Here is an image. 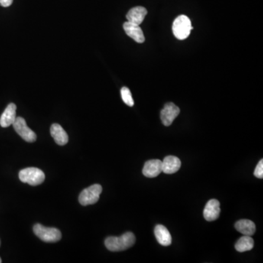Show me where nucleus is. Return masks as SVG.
I'll use <instances>...</instances> for the list:
<instances>
[{
    "label": "nucleus",
    "mask_w": 263,
    "mask_h": 263,
    "mask_svg": "<svg viewBox=\"0 0 263 263\" xmlns=\"http://www.w3.org/2000/svg\"><path fill=\"white\" fill-rule=\"evenodd\" d=\"M135 236L132 232H126L120 237H108L105 239V245L111 251L127 250L135 244Z\"/></svg>",
    "instance_id": "f257e3e1"
},
{
    "label": "nucleus",
    "mask_w": 263,
    "mask_h": 263,
    "mask_svg": "<svg viewBox=\"0 0 263 263\" xmlns=\"http://www.w3.org/2000/svg\"><path fill=\"white\" fill-rule=\"evenodd\" d=\"M172 29L175 37L182 40L189 37L194 27H192L190 19L186 16L181 15L175 19Z\"/></svg>",
    "instance_id": "f03ea898"
},
{
    "label": "nucleus",
    "mask_w": 263,
    "mask_h": 263,
    "mask_svg": "<svg viewBox=\"0 0 263 263\" xmlns=\"http://www.w3.org/2000/svg\"><path fill=\"white\" fill-rule=\"evenodd\" d=\"M18 177L23 183H28L31 186L41 184L46 179L44 173L40 169L36 167H28L21 170Z\"/></svg>",
    "instance_id": "7ed1b4c3"
},
{
    "label": "nucleus",
    "mask_w": 263,
    "mask_h": 263,
    "mask_svg": "<svg viewBox=\"0 0 263 263\" xmlns=\"http://www.w3.org/2000/svg\"><path fill=\"white\" fill-rule=\"evenodd\" d=\"M33 230L37 237L44 242L55 243L62 239V233L56 228H46L40 224H36Z\"/></svg>",
    "instance_id": "20e7f679"
},
{
    "label": "nucleus",
    "mask_w": 263,
    "mask_h": 263,
    "mask_svg": "<svg viewBox=\"0 0 263 263\" xmlns=\"http://www.w3.org/2000/svg\"><path fill=\"white\" fill-rule=\"evenodd\" d=\"M102 187L99 184H94L83 189L79 195V203L83 206L98 203L99 195L102 193Z\"/></svg>",
    "instance_id": "39448f33"
},
{
    "label": "nucleus",
    "mask_w": 263,
    "mask_h": 263,
    "mask_svg": "<svg viewBox=\"0 0 263 263\" xmlns=\"http://www.w3.org/2000/svg\"><path fill=\"white\" fill-rule=\"evenodd\" d=\"M13 125L16 132L24 141L28 143H33L37 140V135L27 126L25 119L22 117H16Z\"/></svg>",
    "instance_id": "423d86ee"
},
{
    "label": "nucleus",
    "mask_w": 263,
    "mask_h": 263,
    "mask_svg": "<svg viewBox=\"0 0 263 263\" xmlns=\"http://www.w3.org/2000/svg\"><path fill=\"white\" fill-rule=\"evenodd\" d=\"M180 114V109L173 102H168L164 105V108L160 113L162 122L166 127L171 125L175 118Z\"/></svg>",
    "instance_id": "0eeeda50"
},
{
    "label": "nucleus",
    "mask_w": 263,
    "mask_h": 263,
    "mask_svg": "<svg viewBox=\"0 0 263 263\" xmlns=\"http://www.w3.org/2000/svg\"><path fill=\"white\" fill-rule=\"evenodd\" d=\"M220 203L217 200L212 199L206 203L203 211V216L208 222L216 220L220 215Z\"/></svg>",
    "instance_id": "6e6552de"
},
{
    "label": "nucleus",
    "mask_w": 263,
    "mask_h": 263,
    "mask_svg": "<svg viewBox=\"0 0 263 263\" xmlns=\"http://www.w3.org/2000/svg\"><path fill=\"white\" fill-rule=\"evenodd\" d=\"M163 173V163L160 160L147 161L143 169V174L147 178H155Z\"/></svg>",
    "instance_id": "1a4fd4ad"
},
{
    "label": "nucleus",
    "mask_w": 263,
    "mask_h": 263,
    "mask_svg": "<svg viewBox=\"0 0 263 263\" xmlns=\"http://www.w3.org/2000/svg\"><path fill=\"white\" fill-rule=\"evenodd\" d=\"M124 31L126 34L133 39L135 41L138 43H143L145 41V37H144V33L139 25L132 24V23L127 22L124 23Z\"/></svg>",
    "instance_id": "9d476101"
},
{
    "label": "nucleus",
    "mask_w": 263,
    "mask_h": 263,
    "mask_svg": "<svg viewBox=\"0 0 263 263\" xmlns=\"http://www.w3.org/2000/svg\"><path fill=\"white\" fill-rule=\"evenodd\" d=\"M16 118V105L11 103L5 108L0 118V125L2 127H8L13 125Z\"/></svg>",
    "instance_id": "9b49d317"
},
{
    "label": "nucleus",
    "mask_w": 263,
    "mask_h": 263,
    "mask_svg": "<svg viewBox=\"0 0 263 263\" xmlns=\"http://www.w3.org/2000/svg\"><path fill=\"white\" fill-rule=\"evenodd\" d=\"M147 13V10L144 7H135L129 11L126 17L129 22L140 25L144 21Z\"/></svg>",
    "instance_id": "f8f14e48"
},
{
    "label": "nucleus",
    "mask_w": 263,
    "mask_h": 263,
    "mask_svg": "<svg viewBox=\"0 0 263 263\" xmlns=\"http://www.w3.org/2000/svg\"><path fill=\"white\" fill-rule=\"evenodd\" d=\"M50 135L58 145L65 146L68 143V135L59 124H52L50 127Z\"/></svg>",
    "instance_id": "ddd939ff"
},
{
    "label": "nucleus",
    "mask_w": 263,
    "mask_h": 263,
    "mask_svg": "<svg viewBox=\"0 0 263 263\" xmlns=\"http://www.w3.org/2000/svg\"><path fill=\"white\" fill-rule=\"evenodd\" d=\"M163 163V173L166 174H173L179 171L181 163L178 157L174 156H167L164 159Z\"/></svg>",
    "instance_id": "4468645a"
},
{
    "label": "nucleus",
    "mask_w": 263,
    "mask_h": 263,
    "mask_svg": "<svg viewBox=\"0 0 263 263\" xmlns=\"http://www.w3.org/2000/svg\"><path fill=\"white\" fill-rule=\"evenodd\" d=\"M154 235L160 245L167 247L172 243V237L168 230L162 225H158L154 229Z\"/></svg>",
    "instance_id": "2eb2a0df"
},
{
    "label": "nucleus",
    "mask_w": 263,
    "mask_h": 263,
    "mask_svg": "<svg viewBox=\"0 0 263 263\" xmlns=\"http://www.w3.org/2000/svg\"><path fill=\"white\" fill-rule=\"evenodd\" d=\"M235 229L237 231L241 232L244 235L251 236L255 233V224L252 221L248 219H241L238 221L235 225Z\"/></svg>",
    "instance_id": "dca6fc26"
},
{
    "label": "nucleus",
    "mask_w": 263,
    "mask_h": 263,
    "mask_svg": "<svg viewBox=\"0 0 263 263\" xmlns=\"http://www.w3.org/2000/svg\"><path fill=\"white\" fill-rule=\"evenodd\" d=\"M254 242L252 238L248 235H244L241 237L236 244H235V248L236 251L239 252H244V251H250L254 248Z\"/></svg>",
    "instance_id": "f3484780"
},
{
    "label": "nucleus",
    "mask_w": 263,
    "mask_h": 263,
    "mask_svg": "<svg viewBox=\"0 0 263 263\" xmlns=\"http://www.w3.org/2000/svg\"><path fill=\"white\" fill-rule=\"evenodd\" d=\"M121 98L126 105L132 107L134 105L133 98L132 97L131 92L127 87H123L121 89Z\"/></svg>",
    "instance_id": "a211bd4d"
},
{
    "label": "nucleus",
    "mask_w": 263,
    "mask_h": 263,
    "mask_svg": "<svg viewBox=\"0 0 263 263\" xmlns=\"http://www.w3.org/2000/svg\"><path fill=\"white\" fill-rule=\"evenodd\" d=\"M254 176L258 179H263V160H261L259 162L258 164L256 167L255 170L254 172Z\"/></svg>",
    "instance_id": "6ab92c4d"
},
{
    "label": "nucleus",
    "mask_w": 263,
    "mask_h": 263,
    "mask_svg": "<svg viewBox=\"0 0 263 263\" xmlns=\"http://www.w3.org/2000/svg\"><path fill=\"white\" fill-rule=\"evenodd\" d=\"M14 0H0V5H2L4 8L11 6L12 5Z\"/></svg>",
    "instance_id": "aec40b11"
},
{
    "label": "nucleus",
    "mask_w": 263,
    "mask_h": 263,
    "mask_svg": "<svg viewBox=\"0 0 263 263\" xmlns=\"http://www.w3.org/2000/svg\"><path fill=\"white\" fill-rule=\"evenodd\" d=\"M2 263V259L0 258V263Z\"/></svg>",
    "instance_id": "412c9836"
},
{
    "label": "nucleus",
    "mask_w": 263,
    "mask_h": 263,
    "mask_svg": "<svg viewBox=\"0 0 263 263\" xmlns=\"http://www.w3.org/2000/svg\"><path fill=\"white\" fill-rule=\"evenodd\" d=\"M0 245H1V241H0Z\"/></svg>",
    "instance_id": "4be33fe9"
}]
</instances>
